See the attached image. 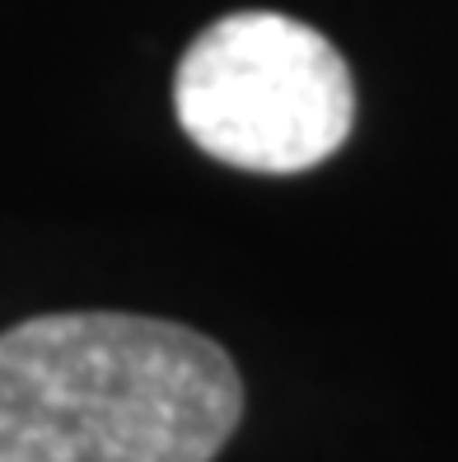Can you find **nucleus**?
Returning <instances> with one entry per match:
<instances>
[{"instance_id": "nucleus-1", "label": "nucleus", "mask_w": 458, "mask_h": 462, "mask_svg": "<svg viewBox=\"0 0 458 462\" xmlns=\"http://www.w3.org/2000/svg\"><path fill=\"white\" fill-rule=\"evenodd\" d=\"M244 416L210 337L141 313H42L0 332V462H215Z\"/></svg>"}, {"instance_id": "nucleus-2", "label": "nucleus", "mask_w": 458, "mask_h": 462, "mask_svg": "<svg viewBox=\"0 0 458 462\" xmlns=\"http://www.w3.org/2000/svg\"><path fill=\"white\" fill-rule=\"evenodd\" d=\"M173 113L201 154L248 173H304L356 122V85L318 29L272 10L215 19L182 51Z\"/></svg>"}]
</instances>
